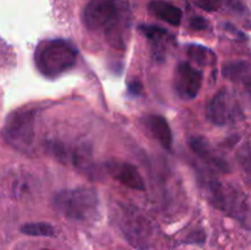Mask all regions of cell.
I'll return each instance as SVG.
<instances>
[{
	"instance_id": "8",
	"label": "cell",
	"mask_w": 251,
	"mask_h": 250,
	"mask_svg": "<svg viewBox=\"0 0 251 250\" xmlns=\"http://www.w3.org/2000/svg\"><path fill=\"white\" fill-rule=\"evenodd\" d=\"M123 230L132 245L145 248L151 244L154 237L153 223L141 213H130L123 218Z\"/></svg>"
},
{
	"instance_id": "10",
	"label": "cell",
	"mask_w": 251,
	"mask_h": 250,
	"mask_svg": "<svg viewBox=\"0 0 251 250\" xmlns=\"http://www.w3.org/2000/svg\"><path fill=\"white\" fill-rule=\"evenodd\" d=\"M146 124L154 139L164 149L171 151L172 145H173V135H172V130L168 122L162 115H150L146 119Z\"/></svg>"
},
{
	"instance_id": "19",
	"label": "cell",
	"mask_w": 251,
	"mask_h": 250,
	"mask_svg": "<svg viewBox=\"0 0 251 250\" xmlns=\"http://www.w3.org/2000/svg\"><path fill=\"white\" fill-rule=\"evenodd\" d=\"M129 92L132 95H139L142 92V85L139 81H132L129 83Z\"/></svg>"
},
{
	"instance_id": "16",
	"label": "cell",
	"mask_w": 251,
	"mask_h": 250,
	"mask_svg": "<svg viewBox=\"0 0 251 250\" xmlns=\"http://www.w3.org/2000/svg\"><path fill=\"white\" fill-rule=\"evenodd\" d=\"M140 31L142 32L144 36H146L147 38L151 39L153 42H159L167 36V31L164 28L159 26H147V25H142L140 26Z\"/></svg>"
},
{
	"instance_id": "9",
	"label": "cell",
	"mask_w": 251,
	"mask_h": 250,
	"mask_svg": "<svg viewBox=\"0 0 251 250\" xmlns=\"http://www.w3.org/2000/svg\"><path fill=\"white\" fill-rule=\"evenodd\" d=\"M105 168H107L109 175L122 183L123 185L140 191H144L146 189L141 174L132 164L119 161V159H112L105 163Z\"/></svg>"
},
{
	"instance_id": "3",
	"label": "cell",
	"mask_w": 251,
	"mask_h": 250,
	"mask_svg": "<svg viewBox=\"0 0 251 250\" xmlns=\"http://www.w3.org/2000/svg\"><path fill=\"white\" fill-rule=\"evenodd\" d=\"M208 193L213 205L239 221L245 228L251 229V205L244 193L217 180L208 183Z\"/></svg>"
},
{
	"instance_id": "1",
	"label": "cell",
	"mask_w": 251,
	"mask_h": 250,
	"mask_svg": "<svg viewBox=\"0 0 251 250\" xmlns=\"http://www.w3.org/2000/svg\"><path fill=\"white\" fill-rule=\"evenodd\" d=\"M53 206L60 215L76 222L95 221L100 215V198L92 188L65 189L55 194Z\"/></svg>"
},
{
	"instance_id": "4",
	"label": "cell",
	"mask_w": 251,
	"mask_h": 250,
	"mask_svg": "<svg viewBox=\"0 0 251 250\" xmlns=\"http://www.w3.org/2000/svg\"><path fill=\"white\" fill-rule=\"evenodd\" d=\"M36 110L32 108H20L12 112L5 122L4 135L6 142H9L17 151L28 153L31 151L36 135Z\"/></svg>"
},
{
	"instance_id": "17",
	"label": "cell",
	"mask_w": 251,
	"mask_h": 250,
	"mask_svg": "<svg viewBox=\"0 0 251 250\" xmlns=\"http://www.w3.org/2000/svg\"><path fill=\"white\" fill-rule=\"evenodd\" d=\"M195 4L206 11H216L221 6V0H195Z\"/></svg>"
},
{
	"instance_id": "20",
	"label": "cell",
	"mask_w": 251,
	"mask_h": 250,
	"mask_svg": "<svg viewBox=\"0 0 251 250\" xmlns=\"http://www.w3.org/2000/svg\"><path fill=\"white\" fill-rule=\"evenodd\" d=\"M244 87H245V90H247V92L249 93V96L251 97V77L248 81H245Z\"/></svg>"
},
{
	"instance_id": "6",
	"label": "cell",
	"mask_w": 251,
	"mask_h": 250,
	"mask_svg": "<svg viewBox=\"0 0 251 250\" xmlns=\"http://www.w3.org/2000/svg\"><path fill=\"white\" fill-rule=\"evenodd\" d=\"M119 15V0H91L83 10L82 20L91 31L112 25Z\"/></svg>"
},
{
	"instance_id": "7",
	"label": "cell",
	"mask_w": 251,
	"mask_h": 250,
	"mask_svg": "<svg viewBox=\"0 0 251 250\" xmlns=\"http://www.w3.org/2000/svg\"><path fill=\"white\" fill-rule=\"evenodd\" d=\"M203 75L190 63H179L173 78V87L180 100H191L196 98L202 86Z\"/></svg>"
},
{
	"instance_id": "2",
	"label": "cell",
	"mask_w": 251,
	"mask_h": 250,
	"mask_svg": "<svg viewBox=\"0 0 251 250\" xmlns=\"http://www.w3.org/2000/svg\"><path fill=\"white\" fill-rule=\"evenodd\" d=\"M77 50L64 39H47L37 46L34 61L39 73L47 77H58L76 64Z\"/></svg>"
},
{
	"instance_id": "15",
	"label": "cell",
	"mask_w": 251,
	"mask_h": 250,
	"mask_svg": "<svg viewBox=\"0 0 251 250\" xmlns=\"http://www.w3.org/2000/svg\"><path fill=\"white\" fill-rule=\"evenodd\" d=\"M21 232L32 237H54L55 235L54 227L47 222L26 223L21 227Z\"/></svg>"
},
{
	"instance_id": "13",
	"label": "cell",
	"mask_w": 251,
	"mask_h": 250,
	"mask_svg": "<svg viewBox=\"0 0 251 250\" xmlns=\"http://www.w3.org/2000/svg\"><path fill=\"white\" fill-rule=\"evenodd\" d=\"M223 75L234 82L244 83L251 77V64L244 60L230 61L223 68Z\"/></svg>"
},
{
	"instance_id": "14",
	"label": "cell",
	"mask_w": 251,
	"mask_h": 250,
	"mask_svg": "<svg viewBox=\"0 0 251 250\" xmlns=\"http://www.w3.org/2000/svg\"><path fill=\"white\" fill-rule=\"evenodd\" d=\"M186 54L191 60L201 66H212L217 61V56L210 48L199 44H190L186 48Z\"/></svg>"
},
{
	"instance_id": "12",
	"label": "cell",
	"mask_w": 251,
	"mask_h": 250,
	"mask_svg": "<svg viewBox=\"0 0 251 250\" xmlns=\"http://www.w3.org/2000/svg\"><path fill=\"white\" fill-rule=\"evenodd\" d=\"M149 9L154 16L172 26H179L181 24L183 12L176 5L166 1H152L149 5Z\"/></svg>"
},
{
	"instance_id": "21",
	"label": "cell",
	"mask_w": 251,
	"mask_h": 250,
	"mask_svg": "<svg viewBox=\"0 0 251 250\" xmlns=\"http://www.w3.org/2000/svg\"><path fill=\"white\" fill-rule=\"evenodd\" d=\"M42 250H50V249H42Z\"/></svg>"
},
{
	"instance_id": "5",
	"label": "cell",
	"mask_w": 251,
	"mask_h": 250,
	"mask_svg": "<svg viewBox=\"0 0 251 250\" xmlns=\"http://www.w3.org/2000/svg\"><path fill=\"white\" fill-rule=\"evenodd\" d=\"M206 115L213 124L228 125L242 119L243 110L234 93L222 88L208 102Z\"/></svg>"
},
{
	"instance_id": "18",
	"label": "cell",
	"mask_w": 251,
	"mask_h": 250,
	"mask_svg": "<svg viewBox=\"0 0 251 250\" xmlns=\"http://www.w3.org/2000/svg\"><path fill=\"white\" fill-rule=\"evenodd\" d=\"M207 21L201 16H195L190 20V27L195 31H202V29L207 28Z\"/></svg>"
},
{
	"instance_id": "11",
	"label": "cell",
	"mask_w": 251,
	"mask_h": 250,
	"mask_svg": "<svg viewBox=\"0 0 251 250\" xmlns=\"http://www.w3.org/2000/svg\"><path fill=\"white\" fill-rule=\"evenodd\" d=\"M191 150L198 154L199 157L203 159V161L208 162L210 164L215 166L216 168H218L222 172H229V167H228V163L225 161V159L220 158L218 156H216L215 152L211 149L210 144L207 142V140L202 139V137H191L190 141Z\"/></svg>"
}]
</instances>
